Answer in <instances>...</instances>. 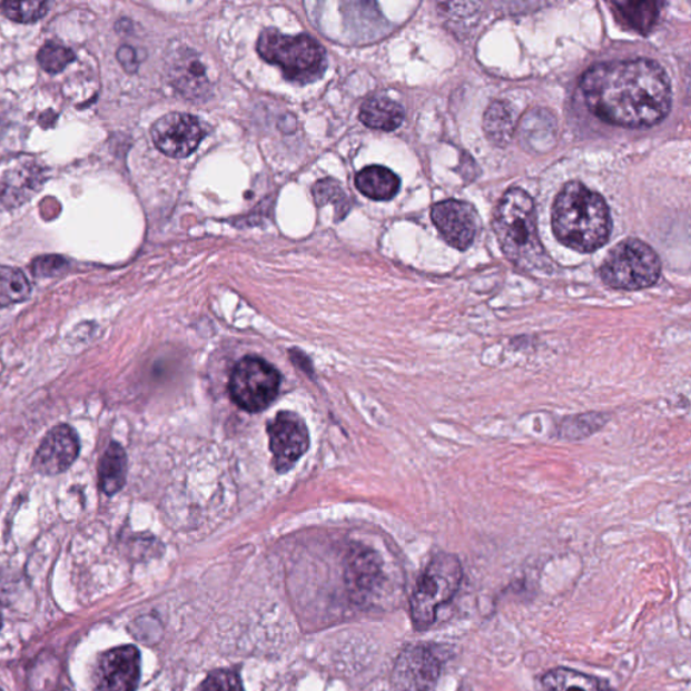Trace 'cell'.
Here are the masks:
<instances>
[{"mask_svg": "<svg viewBox=\"0 0 691 691\" xmlns=\"http://www.w3.org/2000/svg\"><path fill=\"white\" fill-rule=\"evenodd\" d=\"M581 91L595 117L620 128H652L669 116L671 87L657 61L633 59L589 68Z\"/></svg>", "mask_w": 691, "mask_h": 691, "instance_id": "6da1fadb", "label": "cell"}, {"mask_svg": "<svg viewBox=\"0 0 691 691\" xmlns=\"http://www.w3.org/2000/svg\"><path fill=\"white\" fill-rule=\"evenodd\" d=\"M551 219L560 243L580 253L599 250L612 231L606 201L579 181L569 182L561 189Z\"/></svg>", "mask_w": 691, "mask_h": 691, "instance_id": "7a4b0ae2", "label": "cell"}, {"mask_svg": "<svg viewBox=\"0 0 691 691\" xmlns=\"http://www.w3.org/2000/svg\"><path fill=\"white\" fill-rule=\"evenodd\" d=\"M494 233L506 258L520 268H541L546 251L537 233L536 207L522 188H511L501 198L493 218Z\"/></svg>", "mask_w": 691, "mask_h": 691, "instance_id": "3957f363", "label": "cell"}, {"mask_svg": "<svg viewBox=\"0 0 691 691\" xmlns=\"http://www.w3.org/2000/svg\"><path fill=\"white\" fill-rule=\"evenodd\" d=\"M257 50L266 62L282 69L285 79L297 85L318 80L327 68L325 49L307 34L285 36L276 29H265Z\"/></svg>", "mask_w": 691, "mask_h": 691, "instance_id": "277c9868", "label": "cell"}, {"mask_svg": "<svg viewBox=\"0 0 691 691\" xmlns=\"http://www.w3.org/2000/svg\"><path fill=\"white\" fill-rule=\"evenodd\" d=\"M464 570L458 556L436 554L427 564L411 598V619L415 630L424 631L435 623L437 611L460 591Z\"/></svg>", "mask_w": 691, "mask_h": 691, "instance_id": "5b68a950", "label": "cell"}, {"mask_svg": "<svg viewBox=\"0 0 691 691\" xmlns=\"http://www.w3.org/2000/svg\"><path fill=\"white\" fill-rule=\"evenodd\" d=\"M662 264L651 246L635 238L620 243L601 266L608 287L639 290L652 287L661 277Z\"/></svg>", "mask_w": 691, "mask_h": 691, "instance_id": "8992f818", "label": "cell"}, {"mask_svg": "<svg viewBox=\"0 0 691 691\" xmlns=\"http://www.w3.org/2000/svg\"><path fill=\"white\" fill-rule=\"evenodd\" d=\"M282 376L274 365L255 355L239 361L230 378L233 402L250 414L269 408L280 392Z\"/></svg>", "mask_w": 691, "mask_h": 691, "instance_id": "52a82bcc", "label": "cell"}, {"mask_svg": "<svg viewBox=\"0 0 691 691\" xmlns=\"http://www.w3.org/2000/svg\"><path fill=\"white\" fill-rule=\"evenodd\" d=\"M268 436L278 473L289 472L309 447L307 424L295 412H278L274 421L269 423Z\"/></svg>", "mask_w": 691, "mask_h": 691, "instance_id": "ba28073f", "label": "cell"}, {"mask_svg": "<svg viewBox=\"0 0 691 691\" xmlns=\"http://www.w3.org/2000/svg\"><path fill=\"white\" fill-rule=\"evenodd\" d=\"M206 137L200 120L189 113L170 112L151 128V138L164 155L184 158L193 155Z\"/></svg>", "mask_w": 691, "mask_h": 691, "instance_id": "9c48e42d", "label": "cell"}, {"mask_svg": "<svg viewBox=\"0 0 691 691\" xmlns=\"http://www.w3.org/2000/svg\"><path fill=\"white\" fill-rule=\"evenodd\" d=\"M442 658L433 645L408 646L397 659L393 681L404 691H423L433 688L442 673Z\"/></svg>", "mask_w": 691, "mask_h": 691, "instance_id": "30bf717a", "label": "cell"}, {"mask_svg": "<svg viewBox=\"0 0 691 691\" xmlns=\"http://www.w3.org/2000/svg\"><path fill=\"white\" fill-rule=\"evenodd\" d=\"M431 219L450 246L466 250L477 236L480 218L471 203L445 200L431 209Z\"/></svg>", "mask_w": 691, "mask_h": 691, "instance_id": "8fae6325", "label": "cell"}, {"mask_svg": "<svg viewBox=\"0 0 691 691\" xmlns=\"http://www.w3.org/2000/svg\"><path fill=\"white\" fill-rule=\"evenodd\" d=\"M141 677V655L136 646H118L101 657L97 691H135Z\"/></svg>", "mask_w": 691, "mask_h": 691, "instance_id": "7c38bea8", "label": "cell"}, {"mask_svg": "<svg viewBox=\"0 0 691 691\" xmlns=\"http://www.w3.org/2000/svg\"><path fill=\"white\" fill-rule=\"evenodd\" d=\"M80 442L78 434L72 427H55L43 437L37 450L33 467L37 473L43 475H57L68 471L78 460Z\"/></svg>", "mask_w": 691, "mask_h": 691, "instance_id": "4fadbf2b", "label": "cell"}, {"mask_svg": "<svg viewBox=\"0 0 691 691\" xmlns=\"http://www.w3.org/2000/svg\"><path fill=\"white\" fill-rule=\"evenodd\" d=\"M174 86L184 97L196 99L205 97L208 92V79L198 56L191 52L181 53L174 61L172 71Z\"/></svg>", "mask_w": 691, "mask_h": 691, "instance_id": "5bb4252c", "label": "cell"}, {"mask_svg": "<svg viewBox=\"0 0 691 691\" xmlns=\"http://www.w3.org/2000/svg\"><path fill=\"white\" fill-rule=\"evenodd\" d=\"M355 186L366 198L385 201L395 198L401 189V179L391 169L382 165H372L355 176Z\"/></svg>", "mask_w": 691, "mask_h": 691, "instance_id": "9a60e30c", "label": "cell"}, {"mask_svg": "<svg viewBox=\"0 0 691 691\" xmlns=\"http://www.w3.org/2000/svg\"><path fill=\"white\" fill-rule=\"evenodd\" d=\"M405 117L397 101L385 97H373L361 107L359 119L367 128L393 131L401 128Z\"/></svg>", "mask_w": 691, "mask_h": 691, "instance_id": "2e32d148", "label": "cell"}, {"mask_svg": "<svg viewBox=\"0 0 691 691\" xmlns=\"http://www.w3.org/2000/svg\"><path fill=\"white\" fill-rule=\"evenodd\" d=\"M99 486L107 496L122 491L128 475V456L119 443L112 442L99 462Z\"/></svg>", "mask_w": 691, "mask_h": 691, "instance_id": "e0dca14e", "label": "cell"}, {"mask_svg": "<svg viewBox=\"0 0 691 691\" xmlns=\"http://www.w3.org/2000/svg\"><path fill=\"white\" fill-rule=\"evenodd\" d=\"M543 691H614L610 683L576 670L555 669L544 674Z\"/></svg>", "mask_w": 691, "mask_h": 691, "instance_id": "ac0fdd59", "label": "cell"}, {"mask_svg": "<svg viewBox=\"0 0 691 691\" xmlns=\"http://www.w3.org/2000/svg\"><path fill=\"white\" fill-rule=\"evenodd\" d=\"M484 130L492 144L509 145L516 130V113L512 106L504 100L493 101L485 112Z\"/></svg>", "mask_w": 691, "mask_h": 691, "instance_id": "d6986e66", "label": "cell"}, {"mask_svg": "<svg viewBox=\"0 0 691 691\" xmlns=\"http://www.w3.org/2000/svg\"><path fill=\"white\" fill-rule=\"evenodd\" d=\"M520 135L529 148L546 150L555 141L556 125L553 116L544 110L531 111L520 125Z\"/></svg>", "mask_w": 691, "mask_h": 691, "instance_id": "ffe728a7", "label": "cell"}, {"mask_svg": "<svg viewBox=\"0 0 691 691\" xmlns=\"http://www.w3.org/2000/svg\"><path fill=\"white\" fill-rule=\"evenodd\" d=\"M613 6L628 27L642 34L655 28L662 8L658 2H616Z\"/></svg>", "mask_w": 691, "mask_h": 691, "instance_id": "44dd1931", "label": "cell"}, {"mask_svg": "<svg viewBox=\"0 0 691 691\" xmlns=\"http://www.w3.org/2000/svg\"><path fill=\"white\" fill-rule=\"evenodd\" d=\"M30 283L21 270L0 265V308L27 300Z\"/></svg>", "mask_w": 691, "mask_h": 691, "instance_id": "7402d4cb", "label": "cell"}, {"mask_svg": "<svg viewBox=\"0 0 691 691\" xmlns=\"http://www.w3.org/2000/svg\"><path fill=\"white\" fill-rule=\"evenodd\" d=\"M353 579L357 585V592L369 594L376 591L383 581L382 564L376 554L363 551L357 555V562L353 563Z\"/></svg>", "mask_w": 691, "mask_h": 691, "instance_id": "603a6c76", "label": "cell"}, {"mask_svg": "<svg viewBox=\"0 0 691 691\" xmlns=\"http://www.w3.org/2000/svg\"><path fill=\"white\" fill-rule=\"evenodd\" d=\"M605 423L606 418L601 414L569 417L561 424V435L564 440H582V437L598 433Z\"/></svg>", "mask_w": 691, "mask_h": 691, "instance_id": "cb8c5ba5", "label": "cell"}, {"mask_svg": "<svg viewBox=\"0 0 691 691\" xmlns=\"http://www.w3.org/2000/svg\"><path fill=\"white\" fill-rule=\"evenodd\" d=\"M313 193L316 205L323 207L327 203H333L337 207V214L340 218H344L348 209H351V203H348L344 189L340 188L337 181L332 179L318 181L315 184Z\"/></svg>", "mask_w": 691, "mask_h": 691, "instance_id": "d4e9b609", "label": "cell"}, {"mask_svg": "<svg viewBox=\"0 0 691 691\" xmlns=\"http://www.w3.org/2000/svg\"><path fill=\"white\" fill-rule=\"evenodd\" d=\"M73 60L75 53L72 50L56 42H48L38 53V62H40L43 71L49 73L61 72Z\"/></svg>", "mask_w": 691, "mask_h": 691, "instance_id": "484cf974", "label": "cell"}, {"mask_svg": "<svg viewBox=\"0 0 691 691\" xmlns=\"http://www.w3.org/2000/svg\"><path fill=\"white\" fill-rule=\"evenodd\" d=\"M48 3L46 2H6L2 3V12L11 21L19 23H31L38 21L47 14Z\"/></svg>", "mask_w": 691, "mask_h": 691, "instance_id": "4316f807", "label": "cell"}, {"mask_svg": "<svg viewBox=\"0 0 691 691\" xmlns=\"http://www.w3.org/2000/svg\"><path fill=\"white\" fill-rule=\"evenodd\" d=\"M199 691H245L240 678L234 671L218 670L207 677Z\"/></svg>", "mask_w": 691, "mask_h": 691, "instance_id": "83f0119b", "label": "cell"}, {"mask_svg": "<svg viewBox=\"0 0 691 691\" xmlns=\"http://www.w3.org/2000/svg\"><path fill=\"white\" fill-rule=\"evenodd\" d=\"M66 269L67 259L59 256L40 257L31 265V272L37 277H52L62 274Z\"/></svg>", "mask_w": 691, "mask_h": 691, "instance_id": "f1b7e54d", "label": "cell"}, {"mask_svg": "<svg viewBox=\"0 0 691 691\" xmlns=\"http://www.w3.org/2000/svg\"><path fill=\"white\" fill-rule=\"evenodd\" d=\"M118 60L120 65L124 66L126 71L136 72L137 71V56L135 49L130 47H122L118 50Z\"/></svg>", "mask_w": 691, "mask_h": 691, "instance_id": "f546056e", "label": "cell"}, {"mask_svg": "<svg viewBox=\"0 0 691 691\" xmlns=\"http://www.w3.org/2000/svg\"><path fill=\"white\" fill-rule=\"evenodd\" d=\"M0 626H2V610H0Z\"/></svg>", "mask_w": 691, "mask_h": 691, "instance_id": "4dcf8cb0", "label": "cell"}, {"mask_svg": "<svg viewBox=\"0 0 691 691\" xmlns=\"http://www.w3.org/2000/svg\"><path fill=\"white\" fill-rule=\"evenodd\" d=\"M0 691H2V690H0Z\"/></svg>", "mask_w": 691, "mask_h": 691, "instance_id": "1f68e13d", "label": "cell"}]
</instances>
